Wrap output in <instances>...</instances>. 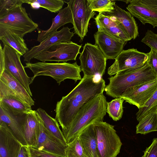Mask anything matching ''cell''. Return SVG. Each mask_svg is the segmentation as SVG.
Listing matches in <instances>:
<instances>
[{"label": "cell", "instance_id": "74e56055", "mask_svg": "<svg viewBox=\"0 0 157 157\" xmlns=\"http://www.w3.org/2000/svg\"><path fill=\"white\" fill-rule=\"evenodd\" d=\"M33 157H59L29 147Z\"/></svg>", "mask_w": 157, "mask_h": 157}, {"label": "cell", "instance_id": "8992f818", "mask_svg": "<svg viewBox=\"0 0 157 157\" xmlns=\"http://www.w3.org/2000/svg\"><path fill=\"white\" fill-rule=\"evenodd\" d=\"M79 59L84 76L101 78L104 74L107 59L98 46L85 44Z\"/></svg>", "mask_w": 157, "mask_h": 157}, {"label": "cell", "instance_id": "d590c367", "mask_svg": "<svg viewBox=\"0 0 157 157\" xmlns=\"http://www.w3.org/2000/svg\"><path fill=\"white\" fill-rule=\"evenodd\" d=\"M147 62L154 74L157 77V51L151 49L147 53Z\"/></svg>", "mask_w": 157, "mask_h": 157}, {"label": "cell", "instance_id": "e0dca14e", "mask_svg": "<svg viewBox=\"0 0 157 157\" xmlns=\"http://www.w3.org/2000/svg\"><path fill=\"white\" fill-rule=\"evenodd\" d=\"M94 37L95 44L98 46L107 59H115L126 44L103 31H98Z\"/></svg>", "mask_w": 157, "mask_h": 157}, {"label": "cell", "instance_id": "7402d4cb", "mask_svg": "<svg viewBox=\"0 0 157 157\" xmlns=\"http://www.w3.org/2000/svg\"><path fill=\"white\" fill-rule=\"evenodd\" d=\"M23 128L28 146L35 148L37 146L40 128L36 111L31 109L25 115Z\"/></svg>", "mask_w": 157, "mask_h": 157}, {"label": "cell", "instance_id": "f546056e", "mask_svg": "<svg viewBox=\"0 0 157 157\" xmlns=\"http://www.w3.org/2000/svg\"><path fill=\"white\" fill-rule=\"evenodd\" d=\"M157 111V89L151 98L141 107L136 113V119L139 121L150 113Z\"/></svg>", "mask_w": 157, "mask_h": 157}, {"label": "cell", "instance_id": "cb8c5ba5", "mask_svg": "<svg viewBox=\"0 0 157 157\" xmlns=\"http://www.w3.org/2000/svg\"><path fill=\"white\" fill-rule=\"evenodd\" d=\"M78 136L87 157H98L97 140L93 123L83 129Z\"/></svg>", "mask_w": 157, "mask_h": 157}, {"label": "cell", "instance_id": "2e32d148", "mask_svg": "<svg viewBox=\"0 0 157 157\" xmlns=\"http://www.w3.org/2000/svg\"><path fill=\"white\" fill-rule=\"evenodd\" d=\"M71 29L68 27H63L40 42L39 45L31 48L23 56L24 61L30 62L33 58L56 44L70 42L72 37L75 33L71 32Z\"/></svg>", "mask_w": 157, "mask_h": 157}, {"label": "cell", "instance_id": "ffe728a7", "mask_svg": "<svg viewBox=\"0 0 157 157\" xmlns=\"http://www.w3.org/2000/svg\"><path fill=\"white\" fill-rule=\"evenodd\" d=\"M19 115H21L13 114L0 103V123H6L21 144L27 146L23 128L25 116L21 118H18Z\"/></svg>", "mask_w": 157, "mask_h": 157}, {"label": "cell", "instance_id": "4dcf8cb0", "mask_svg": "<svg viewBox=\"0 0 157 157\" xmlns=\"http://www.w3.org/2000/svg\"><path fill=\"white\" fill-rule=\"evenodd\" d=\"M92 11L99 13L110 12L114 9L115 2L113 0H87Z\"/></svg>", "mask_w": 157, "mask_h": 157}, {"label": "cell", "instance_id": "ac0fdd59", "mask_svg": "<svg viewBox=\"0 0 157 157\" xmlns=\"http://www.w3.org/2000/svg\"><path fill=\"white\" fill-rule=\"evenodd\" d=\"M114 9L110 12L103 13L121 27L128 34L131 39L139 36L138 29L136 22L131 13L115 4Z\"/></svg>", "mask_w": 157, "mask_h": 157}, {"label": "cell", "instance_id": "8d00e7d4", "mask_svg": "<svg viewBox=\"0 0 157 157\" xmlns=\"http://www.w3.org/2000/svg\"><path fill=\"white\" fill-rule=\"evenodd\" d=\"M142 157H157V138L153 139L150 145L144 151Z\"/></svg>", "mask_w": 157, "mask_h": 157}, {"label": "cell", "instance_id": "44dd1931", "mask_svg": "<svg viewBox=\"0 0 157 157\" xmlns=\"http://www.w3.org/2000/svg\"><path fill=\"white\" fill-rule=\"evenodd\" d=\"M94 19L98 31H104L126 43L131 40L127 33L121 27L103 13H99Z\"/></svg>", "mask_w": 157, "mask_h": 157}, {"label": "cell", "instance_id": "ba28073f", "mask_svg": "<svg viewBox=\"0 0 157 157\" xmlns=\"http://www.w3.org/2000/svg\"><path fill=\"white\" fill-rule=\"evenodd\" d=\"M147 53L138 51L134 48L123 50L113 63L108 69L110 76L117 73H126L141 67L147 60Z\"/></svg>", "mask_w": 157, "mask_h": 157}, {"label": "cell", "instance_id": "ab89813d", "mask_svg": "<svg viewBox=\"0 0 157 157\" xmlns=\"http://www.w3.org/2000/svg\"><path fill=\"white\" fill-rule=\"evenodd\" d=\"M5 59L4 52L1 44H0V75L4 71Z\"/></svg>", "mask_w": 157, "mask_h": 157}, {"label": "cell", "instance_id": "484cf974", "mask_svg": "<svg viewBox=\"0 0 157 157\" xmlns=\"http://www.w3.org/2000/svg\"><path fill=\"white\" fill-rule=\"evenodd\" d=\"M36 111L42 119L44 126L48 131L64 145L67 146L68 144L62 131L60 129L56 119L52 117L44 110L40 108H38Z\"/></svg>", "mask_w": 157, "mask_h": 157}, {"label": "cell", "instance_id": "9a60e30c", "mask_svg": "<svg viewBox=\"0 0 157 157\" xmlns=\"http://www.w3.org/2000/svg\"><path fill=\"white\" fill-rule=\"evenodd\" d=\"M157 89V79L126 90L120 98L139 109L151 98Z\"/></svg>", "mask_w": 157, "mask_h": 157}, {"label": "cell", "instance_id": "83f0119b", "mask_svg": "<svg viewBox=\"0 0 157 157\" xmlns=\"http://www.w3.org/2000/svg\"><path fill=\"white\" fill-rule=\"evenodd\" d=\"M157 131V111L147 115L139 121L136 126V134H146Z\"/></svg>", "mask_w": 157, "mask_h": 157}, {"label": "cell", "instance_id": "5b68a950", "mask_svg": "<svg viewBox=\"0 0 157 157\" xmlns=\"http://www.w3.org/2000/svg\"><path fill=\"white\" fill-rule=\"evenodd\" d=\"M97 143L98 157H117L122 145L114 126L105 122L93 123Z\"/></svg>", "mask_w": 157, "mask_h": 157}, {"label": "cell", "instance_id": "52a82bcc", "mask_svg": "<svg viewBox=\"0 0 157 157\" xmlns=\"http://www.w3.org/2000/svg\"><path fill=\"white\" fill-rule=\"evenodd\" d=\"M38 26L29 17L22 5L16 7L0 18V28L8 29L22 38L37 29Z\"/></svg>", "mask_w": 157, "mask_h": 157}, {"label": "cell", "instance_id": "5bb4252c", "mask_svg": "<svg viewBox=\"0 0 157 157\" xmlns=\"http://www.w3.org/2000/svg\"><path fill=\"white\" fill-rule=\"evenodd\" d=\"M37 113L40 133L37 145L35 149L59 157H66L65 151L68 145H64L48 131Z\"/></svg>", "mask_w": 157, "mask_h": 157}, {"label": "cell", "instance_id": "277c9868", "mask_svg": "<svg viewBox=\"0 0 157 157\" xmlns=\"http://www.w3.org/2000/svg\"><path fill=\"white\" fill-rule=\"evenodd\" d=\"M25 64L24 67L30 69L34 75L31 78V84L36 77L40 75L51 77L56 81L59 85L67 79L73 80L75 82L82 79L80 75V67L77 64L76 62L73 63L66 62H27Z\"/></svg>", "mask_w": 157, "mask_h": 157}, {"label": "cell", "instance_id": "6da1fadb", "mask_svg": "<svg viewBox=\"0 0 157 157\" xmlns=\"http://www.w3.org/2000/svg\"><path fill=\"white\" fill-rule=\"evenodd\" d=\"M83 76L78 84L57 102L56 119L62 130L68 125L80 108L85 103L103 93L106 86L102 77Z\"/></svg>", "mask_w": 157, "mask_h": 157}, {"label": "cell", "instance_id": "d6a6232c", "mask_svg": "<svg viewBox=\"0 0 157 157\" xmlns=\"http://www.w3.org/2000/svg\"><path fill=\"white\" fill-rule=\"evenodd\" d=\"M38 3L40 7L46 9L52 13H56L62 9L64 1L62 0H33Z\"/></svg>", "mask_w": 157, "mask_h": 157}, {"label": "cell", "instance_id": "4316f807", "mask_svg": "<svg viewBox=\"0 0 157 157\" xmlns=\"http://www.w3.org/2000/svg\"><path fill=\"white\" fill-rule=\"evenodd\" d=\"M0 103L15 115H23L32 109L15 97L6 95L0 98Z\"/></svg>", "mask_w": 157, "mask_h": 157}, {"label": "cell", "instance_id": "3957f363", "mask_svg": "<svg viewBox=\"0 0 157 157\" xmlns=\"http://www.w3.org/2000/svg\"><path fill=\"white\" fill-rule=\"evenodd\" d=\"M157 79L147 60L141 67L126 73H117L109 78L105 91L113 98H120L127 89Z\"/></svg>", "mask_w": 157, "mask_h": 157}, {"label": "cell", "instance_id": "7c38bea8", "mask_svg": "<svg viewBox=\"0 0 157 157\" xmlns=\"http://www.w3.org/2000/svg\"><path fill=\"white\" fill-rule=\"evenodd\" d=\"M11 95L31 107L35 102L23 85L6 70L0 75V98Z\"/></svg>", "mask_w": 157, "mask_h": 157}, {"label": "cell", "instance_id": "d6986e66", "mask_svg": "<svg viewBox=\"0 0 157 157\" xmlns=\"http://www.w3.org/2000/svg\"><path fill=\"white\" fill-rule=\"evenodd\" d=\"M22 146L7 124L0 123V157H18Z\"/></svg>", "mask_w": 157, "mask_h": 157}, {"label": "cell", "instance_id": "836d02e7", "mask_svg": "<svg viewBox=\"0 0 157 157\" xmlns=\"http://www.w3.org/2000/svg\"><path fill=\"white\" fill-rule=\"evenodd\" d=\"M23 3L22 0H0V18L10 10Z\"/></svg>", "mask_w": 157, "mask_h": 157}, {"label": "cell", "instance_id": "30bf717a", "mask_svg": "<svg viewBox=\"0 0 157 157\" xmlns=\"http://www.w3.org/2000/svg\"><path fill=\"white\" fill-rule=\"evenodd\" d=\"M81 45L71 41L69 42H60L55 44L34 58L42 62L56 61L66 62L75 60L80 52Z\"/></svg>", "mask_w": 157, "mask_h": 157}, {"label": "cell", "instance_id": "1f68e13d", "mask_svg": "<svg viewBox=\"0 0 157 157\" xmlns=\"http://www.w3.org/2000/svg\"><path fill=\"white\" fill-rule=\"evenodd\" d=\"M65 153L66 157H87L78 136L68 144Z\"/></svg>", "mask_w": 157, "mask_h": 157}, {"label": "cell", "instance_id": "8fae6325", "mask_svg": "<svg viewBox=\"0 0 157 157\" xmlns=\"http://www.w3.org/2000/svg\"><path fill=\"white\" fill-rule=\"evenodd\" d=\"M3 49L5 59L4 70H6L18 80L32 97L29 87L31 78L26 74L24 67L21 62L20 57L21 55L9 45H4Z\"/></svg>", "mask_w": 157, "mask_h": 157}, {"label": "cell", "instance_id": "4fadbf2b", "mask_svg": "<svg viewBox=\"0 0 157 157\" xmlns=\"http://www.w3.org/2000/svg\"><path fill=\"white\" fill-rule=\"evenodd\" d=\"M126 9L143 25L157 27V0H131Z\"/></svg>", "mask_w": 157, "mask_h": 157}, {"label": "cell", "instance_id": "d4e9b609", "mask_svg": "<svg viewBox=\"0 0 157 157\" xmlns=\"http://www.w3.org/2000/svg\"><path fill=\"white\" fill-rule=\"evenodd\" d=\"M0 40L4 46L7 45L11 46L21 56L29 51L23 38L8 29L0 28Z\"/></svg>", "mask_w": 157, "mask_h": 157}, {"label": "cell", "instance_id": "f1b7e54d", "mask_svg": "<svg viewBox=\"0 0 157 157\" xmlns=\"http://www.w3.org/2000/svg\"><path fill=\"white\" fill-rule=\"evenodd\" d=\"M124 101L121 98H117L107 102L106 112L115 121L119 120L122 117L123 112V103Z\"/></svg>", "mask_w": 157, "mask_h": 157}, {"label": "cell", "instance_id": "e575fe53", "mask_svg": "<svg viewBox=\"0 0 157 157\" xmlns=\"http://www.w3.org/2000/svg\"><path fill=\"white\" fill-rule=\"evenodd\" d=\"M141 42L147 45L151 49L157 51V34L147 30Z\"/></svg>", "mask_w": 157, "mask_h": 157}, {"label": "cell", "instance_id": "603a6c76", "mask_svg": "<svg viewBox=\"0 0 157 157\" xmlns=\"http://www.w3.org/2000/svg\"><path fill=\"white\" fill-rule=\"evenodd\" d=\"M52 24L48 29L44 30L37 28L38 36L37 41L40 43L52 35L56 32L62 26L68 23L72 24L73 19L71 12L68 6L61 10L57 15L52 19Z\"/></svg>", "mask_w": 157, "mask_h": 157}, {"label": "cell", "instance_id": "f35d334b", "mask_svg": "<svg viewBox=\"0 0 157 157\" xmlns=\"http://www.w3.org/2000/svg\"><path fill=\"white\" fill-rule=\"evenodd\" d=\"M18 157H33L29 147L28 145H22Z\"/></svg>", "mask_w": 157, "mask_h": 157}, {"label": "cell", "instance_id": "7a4b0ae2", "mask_svg": "<svg viewBox=\"0 0 157 157\" xmlns=\"http://www.w3.org/2000/svg\"><path fill=\"white\" fill-rule=\"evenodd\" d=\"M107 101L103 93L83 105L62 132L67 144L71 142L88 125L102 121L106 114Z\"/></svg>", "mask_w": 157, "mask_h": 157}, {"label": "cell", "instance_id": "9c48e42d", "mask_svg": "<svg viewBox=\"0 0 157 157\" xmlns=\"http://www.w3.org/2000/svg\"><path fill=\"white\" fill-rule=\"evenodd\" d=\"M67 3L70 9L75 33L82 41L88 32L90 19L96 14L90 8L87 0H70Z\"/></svg>", "mask_w": 157, "mask_h": 157}]
</instances>
